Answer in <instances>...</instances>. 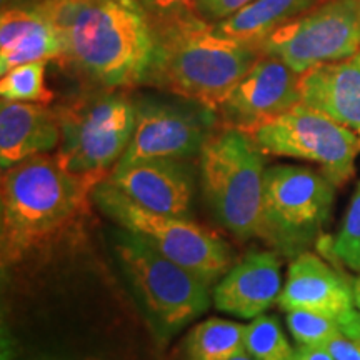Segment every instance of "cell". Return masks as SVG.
I'll return each mask as SVG.
<instances>
[{
  "mask_svg": "<svg viewBox=\"0 0 360 360\" xmlns=\"http://www.w3.org/2000/svg\"><path fill=\"white\" fill-rule=\"evenodd\" d=\"M62 42V57L98 89L146 84L155 30L141 0H42Z\"/></svg>",
  "mask_w": 360,
  "mask_h": 360,
  "instance_id": "1",
  "label": "cell"
},
{
  "mask_svg": "<svg viewBox=\"0 0 360 360\" xmlns=\"http://www.w3.org/2000/svg\"><path fill=\"white\" fill-rule=\"evenodd\" d=\"M97 182L64 169L57 155L39 154L4 170L0 187L2 267L45 249L87 212Z\"/></svg>",
  "mask_w": 360,
  "mask_h": 360,
  "instance_id": "2",
  "label": "cell"
},
{
  "mask_svg": "<svg viewBox=\"0 0 360 360\" xmlns=\"http://www.w3.org/2000/svg\"><path fill=\"white\" fill-rule=\"evenodd\" d=\"M152 24L155 56L146 84L214 110L262 56L257 44L217 32L193 11Z\"/></svg>",
  "mask_w": 360,
  "mask_h": 360,
  "instance_id": "3",
  "label": "cell"
},
{
  "mask_svg": "<svg viewBox=\"0 0 360 360\" xmlns=\"http://www.w3.org/2000/svg\"><path fill=\"white\" fill-rule=\"evenodd\" d=\"M199 155L202 188L215 219L238 238L260 237L265 152L250 134L222 127Z\"/></svg>",
  "mask_w": 360,
  "mask_h": 360,
  "instance_id": "4",
  "label": "cell"
},
{
  "mask_svg": "<svg viewBox=\"0 0 360 360\" xmlns=\"http://www.w3.org/2000/svg\"><path fill=\"white\" fill-rule=\"evenodd\" d=\"M57 159L79 177L102 182L127 150L135 130V105L122 90L96 89L57 107Z\"/></svg>",
  "mask_w": 360,
  "mask_h": 360,
  "instance_id": "5",
  "label": "cell"
},
{
  "mask_svg": "<svg viewBox=\"0 0 360 360\" xmlns=\"http://www.w3.org/2000/svg\"><path fill=\"white\" fill-rule=\"evenodd\" d=\"M115 254L162 339H169L210 307V285L135 233L125 231L117 237Z\"/></svg>",
  "mask_w": 360,
  "mask_h": 360,
  "instance_id": "6",
  "label": "cell"
},
{
  "mask_svg": "<svg viewBox=\"0 0 360 360\" xmlns=\"http://www.w3.org/2000/svg\"><path fill=\"white\" fill-rule=\"evenodd\" d=\"M92 200L124 231L143 238L162 255L195 274L207 285H212L231 267L227 244L191 219L148 210L107 179L94 187Z\"/></svg>",
  "mask_w": 360,
  "mask_h": 360,
  "instance_id": "7",
  "label": "cell"
},
{
  "mask_svg": "<svg viewBox=\"0 0 360 360\" xmlns=\"http://www.w3.org/2000/svg\"><path fill=\"white\" fill-rule=\"evenodd\" d=\"M335 186L322 172L299 165L265 169L260 238L287 257L319 242L330 219Z\"/></svg>",
  "mask_w": 360,
  "mask_h": 360,
  "instance_id": "8",
  "label": "cell"
},
{
  "mask_svg": "<svg viewBox=\"0 0 360 360\" xmlns=\"http://www.w3.org/2000/svg\"><path fill=\"white\" fill-rule=\"evenodd\" d=\"M250 135L265 154L317 164L335 187L345 186L355 174L360 135L302 102Z\"/></svg>",
  "mask_w": 360,
  "mask_h": 360,
  "instance_id": "9",
  "label": "cell"
},
{
  "mask_svg": "<svg viewBox=\"0 0 360 360\" xmlns=\"http://www.w3.org/2000/svg\"><path fill=\"white\" fill-rule=\"evenodd\" d=\"M257 45L260 52L278 58L297 74L344 60L360 51L357 0H323Z\"/></svg>",
  "mask_w": 360,
  "mask_h": 360,
  "instance_id": "10",
  "label": "cell"
},
{
  "mask_svg": "<svg viewBox=\"0 0 360 360\" xmlns=\"http://www.w3.org/2000/svg\"><path fill=\"white\" fill-rule=\"evenodd\" d=\"M139 96L135 130L117 165L143 159H191L217 130V110L192 98Z\"/></svg>",
  "mask_w": 360,
  "mask_h": 360,
  "instance_id": "11",
  "label": "cell"
},
{
  "mask_svg": "<svg viewBox=\"0 0 360 360\" xmlns=\"http://www.w3.org/2000/svg\"><path fill=\"white\" fill-rule=\"evenodd\" d=\"M300 103V74L262 53L217 107L224 127L252 134Z\"/></svg>",
  "mask_w": 360,
  "mask_h": 360,
  "instance_id": "12",
  "label": "cell"
},
{
  "mask_svg": "<svg viewBox=\"0 0 360 360\" xmlns=\"http://www.w3.org/2000/svg\"><path fill=\"white\" fill-rule=\"evenodd\" d=\"M277 304L283 310H309L334 319L345 335L360 340V312L352 283L314 252H302L289 265Z\"/></svg>",
  "mask_w": 360,
  "mask_h": 360,
  "instance_id": "13",
  "label": "cell"
},
{
  "mask_svg": "<svg viewBox=\"0 0 360 360\" xmlns=\"http://www.w3.org/2000/svg\"><path fill=\"white\" fill-rule=\"evenodd\" d=\"M105 179L148 210L172 217L191 215L192 175L184 159H143L115 165Z\"/></svg>",
  "mask_w": 360,
  "mask_h": 360,
  "instance_id": "14",
  "label": "cell"
},
{
  "mask_svg": "<svg viewBox=\"0 0 360 360\" xmlns=\"http://www.w3.org/2000/svg\"><path fill=\"white\" fill-rule=\"evenodd\" d=\"M281 260L274 252H252L225 274L214 290L215 307L242 319H255L281 294Z\"/></svg>",
  "mask_w": 360,
  "mask_h": 360,
  "instance_id": "15",
  "label": "cell"
},
{
  "mask_svg": "<svg viewBox=\"0 0 360 360\" xmlns=\"http://www.w3.org/2000/svg\"><path fill=\"white\" fill-rule=\"evenodd\" d=\"M300 102L360 135V51L300 74Z\"/></svg>",
  "mask_w": 360,
  "mask_h": 360,
  "instance_id": "16",
  "label": "cell"
},
{
  "mask_svg": "<svg viewBox=\"0 0 360 360\" xmlns=\"http://www.w3.org/2000/svg\"><path fill=\"white\" fill-rule=\"evenodd\" d=\"M60 57V37L42 2L4 8L0 17V74L29 62Z\"/></svg>",
  "mask_w": 360,
  "mask_h": 360,
  "instance_id": "17",
  "label": "cell"
},
{
  "mask_svg": "<svg viewBox=\"0 0 360 360\" xmlns=\"http://www.w3.org/2000/svg\"><path fill=\"white\" fill-rule=\"evenodd\" d=\"M60 143V122L56 109L45 103L6 102L0 107V162L6 170L39 154H49Z\"/></svg>",
  "mask_w": 360,
  "mask_h": 360,
  "instance_id": "18",
  "label": "cell"
},
{
  "mask_svg": "<svg viewBox=\"0 0 360 360\" xmlns=\"http://www.w3.org/2000/svg\"><path fill=\"white\" fill-rule=\"evenodd\" d=\"M323 0H252L227 19L215 22V30L227 37L259 44L265 35L302 15Z\"/></svg>",
  "mask_w": 360,
  "mask_h": 360,
  "instance_id": "19",
  "label": "cell"
},
{
  "mask_svg": "<svg viewBox=\"0 0 360 360\" xmlns=\"http://www.w3.org/2000/svg\"><path fill=\"white\" fill-rule=\"evenodd\" d=\"M247 326L224 321V319H207L188 332L184 344L186 360H231L245 354Z\"/></svg>",
  "mask_w": 360,
  "mask_h": 360,
  "instance_id": "20",
  "label": "cell"
},
{
  "mask_svg": "<svg viewBox=\"0 0 360 360\" xmlns=\"http://www.w3.org/2000/svg\"><path fill=\"white\" fill-rule=\"evenodd\" d=\"M0 96L6 102L45 103L53 94L45 87V60L29 62L11 69L0 80Z\"/></svg>",
  "mask_w": 360,
  "mask_h": 360,
  "instance_id": "21",
  "label": "cell"
},
{
  "mask_svg": "<svg viewBox=\"0 0 360 360\" xmlns=\"http://www.w3.org/2000/svg\"><path fill=\"white\" fill-rule=\"evenodd\" d=\"M245 352L255 360H289L294 349L277 319L260 314L247 326Z\"/></svg>",
  "mask_w": 360,
  "mask_h": 360,
  "instance_id": "22",
  "label": "cell"
},
{
  "mask_svg": "<svg viewBox=\"0 0 360 360\" xmlns=\"http://www.w3.org/2000/svg\"><path fill=\"white\" fill-rule=\"evenodd\" d=\"M328 252L337 262L344 264L354 272H360V180L350 199L344 222L337 236L330 240Z\"/></svg>",
  "mask_w": 360,
  "mask_h": 360,
  "instance_id": "23",
  "label": "cell"
},
{
  "mask_svg": "<svg viewBox=\"0 0 360 360\" xmlns=\"http://www.w3.org/2000/svg\"><path fill=\"white\" fill-rule=\"evenodd\" d=\"M287 326L299 345H314L322 347L326 342L335 337L342 328L334 319L309 310H289Z\"/></svg>",
  "mask_w": 360,
  "mask_h": 360,
  "instance_id": "24",
  "label": "cell"
},
{
  "mask_svg": "<svg viewBox=\"0 0 360 360\" xmlns=\"http://www.w3.org/2000/svg\"><path fill=\"white\" fill-rule=\"evenodd\" d=\"M250 2L252 0H195L192 11L202 17V19L215 24V22L231 17L238 8H242Z\"/></svg>",
  "mask_w": 360,
  "mask_h": 360,
  "instance_id": "25",
  "label": "cell"
},
{
  "mask_svg": "<svg viewBox=\"0 0 360 360\" xmlns=\"http://www.w3.org/2000/svg\"><path fill=\"white\" fill-rule=\"evenodd\" d=\"M141 4L152 22H160L191 12L195 0H141Z\"/></svg>",
  "mask_w": 360,
  "mask_h": 360,
  "instance_id": "26",
  "label": "cell"
},
{
  "mask_svg": "<svg viewBox=\"0 0 360 360\" xmlns=\"http://www.w3.org/2000/svg\"><path fill=\"white\" fill-rule=\"evenodd\" d=\"M334 360H360V340L339 332L335 337L322 345Z\"/></svg>",
  "mask_w": 360,
  "mask_h": 360,
  "instance_id": "27",
  "label": "cell"
},
{
  "mask_svg": "<svg viewBox=\"0 0 360 360\" xmlns=\"http://www.w3.org/2000/svg\"><path fill=\"white\" fill-rule=\"evenodd\" d=\"M289 360H334L332 355L322 347H314V345H299L294 349V354Z\"/></svg>",
  "mask_w": 360,
  "mask_h": 360,
  "instance_id": "28",
  "label": "cell"
},
{
  "mask_svg": "<svg viewBox=\"0 0 360 360\" xmlns=\"http://www.w3.org/2000/svg\"><path fill=\"white\" fill-rule=\"evenodd\" d=\"M352 290H354V300H355V307L360 312V277L352 281Z\"/></svg>",
  "mask_w": 360,
  "mask_h": 360,
  "instance_id": "29",
  "label": "cell"
},
{
  "mask_svg": "<svg viewBox=\"0 0 360 360\" xmlns=\"http://www.w3.org/2000/svg\"><path fill=\"white\" fill-rule=\"evenodd\" d=\"M231 360H255V359H252V357H250V355L240 354V355H237V357H233V359H231Z\"/></svg>",
  "mask_w": 360,
  "mask_h": 360,
  "instance_id": "30",
  "label": "cell"
},
{
  "mask_svg": "<svg viewBox=\"0 0 360 360\" xmlns=\"http://www.w3.org/2000/svg\"><path fill=\"white\" fill-rule=\"evenodd\" d=\"M357 4H359V24H360V0H357Z\"/></svg>",
  "mask_w": 360,
  "mask_h": 360,
  "instance_id": "31",
  "label": "cell"
}]
</instances>
